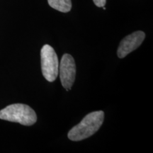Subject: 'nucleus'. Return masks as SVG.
<instances>
[{"instance_id":"20e7f679","label":"nucleus","mask_w":153,"mask_h":153,"mask_svg":"<svg viewBox=\"0 0 153 153\" xmlns=\"http://www.w3.org/2000/svg\"><path fill=\"white\" fill-rule=\"evenodd\" d=\"M76 76V65L73 57L65 54L61 59L60 76L63 87L68 91L73 85Z\"/></svg>"},{"instance_id":"f257e3e1","label":"nucleus","mask_w":153,"mask_h":153,"mask_svg":"<svg viewBox=\"0 0 153 153\" xmlns=\"http://www.w3.org/2000/svg\"><path fill=\"white\" fill-rule=\"evenodd\" d=\"M104 119L102 111L87 114L80 123L69 131L68 137L72 141H80L91 136L98 131Z\"/></svg>"},{"instance_id":"423d86ee","label":"nucleus","mask_w":153,"mask_h":153,"mask_svg":"<svg viewBox=\"0 0 153 153\" xmlns=\"http://www.w3.org/2000/svg\"><path fill=\"white\" fill-rule=\"evenodd\" d=\"M48 2L52 8L60 12H69L72 9L71 0H48Z\"/></svg>"},{"instance_id":"f03ea898","label":"nucleus","mask_w":153,"mask_h":153,"mask_svg":"<svg viewBox=\"0 0 153 153\" xmlns=\"http://www.w3.org/2000/svg\"><path fill=\"white\" fill-rule=\"evenodd\" d=\"M0 119L24 126H32L37 120V116L33 109L28 105L14 104L0 111Z\"/></svg>"},{"instance_id":"7ed1b4c3","label":"nucleus","mask_w":153,"mask_h":153,"mask_svg":"<svg viewBox=\"0 0 153 153\" xmlns=\"http://www.w3.org/2000/svg\"><path fill=\"white\" fill-rule=\"evenodd\" d=\"M42 73L46 80L52 82L56 79L59 72L57 55L51 45H45L41 51Z\"/></svg>"},{"instance_id":"0eeeda50","label":"nucleus","mask_w":153,"mask_h":153,"mask_svg":"<svg viewBox=\"0 0 153 153\" xmlns=\"http://www.w3.org/2000/svg\"><path fill=\"white\" fill-rule=\"evenodd\" d=\"M94 3L98 7H103L106 4V0H93Z\"/></svg>"},{"instance_id":"39448f33","label":"nucleus","mask_w":153,"mask_h":153,"mask_svg":"<svg viewBox=\"0 0 153 153\" xmlns=\"http://www.w3.org/2000/svg\"><path fill=\"white\" fill-rule=\"evenodd\" d=\"M145 38L143 31L137 30L127 36L120 41L118 46L117 55L119 58H123L128 54L136 50L142 44Z\"/></svg>"}]
</instances>
